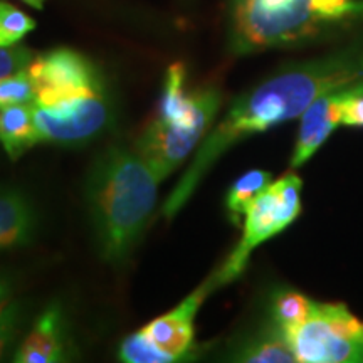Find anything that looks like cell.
Instances as JSON below:
<instances>
[{
    "label": "cell",
    "instance_id": "11",
    "mask_svg": "<svg viewBox=\"0 0 363 363\" xmlns=\"http://www.w3.org/2000/svg\"><path fill=\"white\" fill-rule=\"evenodd\" d=\"M39 227L38 208L24 190L0 187V251L30 244Z\"/></svg>",
    "mask_w": 363,
    "mask_h": 363
},
{
    "label": "cell",
    "instance_id": "21",
    "mask_svg": "<svg viewBox=\"0 0 363 363\" xmlns=\"http://www.w3.org/2000/svg\"><path fill=\"white\" fill-rule=\"evenodd\" d=\"M343 126L363 128V94L350 93L343 103Z\"/></svg>",
    "mask_w": 363,
    "mask_h": 363
},
{
    "label": "cell",
    "instance_id": "22",
    "mask_svg": "<svg viewBox=\"0 0 363 363\" xmlns=\"http://www.w3.org/2000/svg\"><path fill=\"white\" fill-rule=\"evenodd\" d=\"M13 293V281L11 276L0 274V306L11 301Z\"/></svg>",
    "mask_w": 363,
    "mask_h": 363
},
{
    "label": "cell",
    "instance_id": "13",
    "mask_svg": "<svg viewBox=\"0 0 363 363\" xmlns=\"http://www.w3.org/2000/svg\"><path fill=\"white\" fill-rule=\"evenodd\" d=\"M234 360L249 363H289L296 362V357L284 331L274 325L240 345L234 352Z\"/></svg>",
    "mask_w": 363,
    "mask_h": 363
},
{
    "label": "cell",
    "instance_id": "20",
    "mask_svg": "<svg viewBox=\"0 0 363 363\" xmlns=\"http://www.w3.org/2000/svg\"><path fill=\"white\" fill-rule=\"evenodd\" d=\"M34 61V54L24 45H0V79L24 71Z\"/></svg>",
    "mask_w": 363,
    "mask_h": 363
},
{
    "label": "cell",
    "instance_id": "12",
    "mask_svg": "<svg viewBox=\"0 0 363 363\" xmlns=\"http://www.w3.org/2000/svg\"><path fill=\"white\" fill-rule=\"evenodd\" d=\"M0 143L12 160H17L35 143H40L33 103L0 110Z\"/></svg>",
    "mask_w": 363,
    "mask_h": 363
},
{
    "label": "cell",
    "instance_id": "16",
    "mask_svg": "<svg viewBox=\"0 0 363 363\" xmlns=\"http://www.w3.org/2000/svg\"><path fill=\"white\" fill-rule=\"evenodd\" d=\"M120 360L126 363H167L175 358L165 353L150 340L142 330L130 335L120 347Z\"/></svg>",
    "mask_w": 363,
    "mask_h": 363
},
{
    "label": "cell",
    "instance_id": "18",
    "mask_svg": "<svg viewBox=\"0 0 363 363\" xmlns=\"http://www.w3.org/2000/svg\"><path fill=\"white\" fill-rule=\"evenodd\" d=\"M35 101V88L27 69L0 79V110Z\"/></svg>",
    "mask_w": 363,
    "mask_h": 363
},
{
    "label": "cell",
    "instance_id": "15",
    "mask_svg": "<svg viewBox=\"0 0 363 363\" xmlns=\"http://www.w3.org/2000/svg\"><path fill=\"white\" fill-rule=\"evenodd\" d=\"M313 301L296 291H281L272 299L271 313L274 325L286 331L306 320L310 316Z\"/></svg>",
    "mask_w": 363,
    "mask_h": 363
},
{
    "label": "cell",
    "instance_id": "14",
    "mask_svg": "<svg viewBox=\"0 0 363 363\" xmlns=\"http://www.w3.org/2000/svg\"><path fill=\"white\" fill-rule=\"evenodd\" d=\"M272 184L271 174L264 170H251L234 182L225 199L227 212L234 224H239L240 219L246 216L247 208L252 206L259 195Z\"/></svg>",
    "mask_w": 363,
    "mask_h": 363
},
{
    "label": "cell",
    "instance_id": "1",
    "mask_svg": "<svg viewBox=\"0 0 363 363\" xmlns=\"http://www.w3.org/2000/svg\"><path fill=\"white\" fill-rule=\"evenodd\" d=\"M158 184L148 163L131 150L110 147L94 158L84 197L101 259L115 266L128 259L155 211Z\"/></svg>",
    "mask_w": 363,
    "mask_h": 363
},
{
    "label": "cell",
    "instance_id": "10",
    "mask_svg": "<svg viewBox=\"0 0 363 363\" xmlns=\"http://www.w3.org/2000/svg\"><path fill=\"white\" fill-rule=\"evenodd\" d=\"M69 338L66 321L59 305H51L40 313L33 330L17 348L13 362L19 363H57L69 357Z\"/></svg>",
    "mask_w": 363,
    "mask_h": 363
},
{
    "label": "cell",
    "instance_id": "8",
    "mask_svg": "<svg viewBox=\"0 0 363 363\" xmlns=\"http://www.w3.org/2000/svg\"><path fill=\"white\" fill-rule=\"evenodd\" d=\"M214 289H217L214 281L208 278L201 288L189 294L175 310L153 320L152 323L142 328V331L160 350L179 360L192 347L194 320L197 316L199 308Z\"/></svg>",
    "mask_w": 363,
    "mask_h": 363
},
{
    "label": "cell",
    "instance_id": "23",
    "mask_svg": "<svg viewBox=\"0 0 363 363\" xmlns=\"http://www.w3.org/2000/svg\"><path fill=\"white\" fill-rule=\"evenodd\" d=\"M26 4H29L30 7H35V9H43L44 7V0H24Z\"/></svg>",
    "mask_w": 363,
    "mask_h": 363
},
{
    "label": "cell",
    "instance_id": "5",
    "mask_svg": "<svg viewBox=\"0 0 363 363\" xmlns=\"http://www.w3.org/2000/svg\"><path fill=\"white\" fill-rule=\"evenodd\" d=\"M27 72L35 88V103L43 106L103 94L101 79L93 65L69 49L34 57Z\"/></svg>",
    "mask_w": 363,
    "mask_h": 363
},
{
    "label": "cell",
    "instance_id": "19",
    "mask_svg": "<svg viewBox=\"0 0 363 363\" xmlns=\"http://www.w3.org/2000/svg\"><path fill=\"white\" fill-rule=\"evenodd\" d=\"M26 316V305L22 301H7L6 305L0 306V358L16 342Z\"/></svg>",
    "mask_w": 363,
    "mask_h": 363
},
{
    "label": "cell",
    "instance_id": "4",
    "mask_svg": "<svg viewBox=\"0 0 363 363\" xmlns=\"http://www.w3.org/2000/svg\"><path fill=\"white\" fill-rule=\"evenodd\" d=\"M303 182L296 174L289 172L279 180L272 182L252 206L247 208L244 220V233L240 242L227 257L219 271L212 276L216 288H220L242 274L254 249L283 233L296 220L301 212Z\"/></svg>",
    "mask_w": 363,
    "mask_h": 363
},
{
    "label": "cell",
    "instance_id": "17",
    "mask_svg": "<svg viewBox=\"0 0 363 363\" xmlns=\"http://www.w3.org/2000/svg\"><path fill=\"white\" fill-rule=\"evenodd\" d=\"M34 27L35 22L27 13L0 0V45L17 44Z\"/></svg>",
    "mask_w": 363,
    "mask_h": 363
},
{
    "label": "cell",
    "instance_id": "3",
    "mask_svg": "<svg viewBox=\"0 0 363 363\" xmlns=\"http://www.w3.org/2000/svg\"><path fill=\"white\" fill-rule=\"evenodd\" d=\"M284 335L296 362L363 363V321L343 303L313 301L310 316Z\"/></svg>",
    "mask_w": 363,
    "mask_h": 363
},
{
    "label": "cell",
    "instance_id": "2",
    "mask_svg": "<svg viewBox=\"0 0 363 363\" xmlns=\"http://www.w3.org/2000/svg\"><path fill=\"white\" fill-rule=\"evenodd\" d=\"M360 19L357 0H233L230 40L247 54L306 43Z\"/></svg>",
    "mask_w": 363,
    "mask_h": 363
},
{
    "label": "cell",
    "instance_id": "7",
    "mask_svg": "<svg viewBox=\"0 0 363 363\" xmlns=\"http://www.w3.org/2000/svg\"><path fill=\"white\" fill-rule=\"evenodd\" d=\"M214 120L216 118H201L189 125H175L155 118L136 142V153L148 163L157 179L162 182L179 169L197 143L206 138Z\"/></svg>",
    "mask_w": 363,
    "mask_h": 363
},
{
    "label": "cell",
    "instance_id": "6",
    "mask_svg": "<svg viewBox=\"0 0 363 363\" xmlns=\"http://www.w3.org/2000/svg\"><path fill=\"white\" fill-rule=\"evenodd\" d=\"M33 111L40 142L56 145L89 142L101 133L111 120L110 104L103 94L72 99L54 106H43L34 101Z\"/></svg>",
    "mask_w": 363,
    "mask_h": 363
},
{
    "label": "cell",
    "instance_id": "9",
    "mask_svg": "<svg viewBox=\"0 0 363 363\" xmlns=\"http://www.w3.org/2000/svg\"><path fill=\"white\" fill-rule=\"evenodd\" d=\"M350 93L357 91H340L318 98L299 116L301 123H299L296 147L291 157L293 170L305 165L315 155L316 150L330 138V135L342 125L343 103Z\"/></svg>",
    "mask_w": 363,
    "mask_h": 363
}]
</instances>
